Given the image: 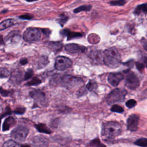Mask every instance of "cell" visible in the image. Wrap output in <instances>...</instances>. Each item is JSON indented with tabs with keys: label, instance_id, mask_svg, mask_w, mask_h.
Masks as SVG:
<instances>
[{
	"label": "cell",
	"instance_id": "6da1fadb",
	"mask_svg": "<svg viewBox=\"0 0 147 147\" xmlns=\"http://www.w3.org/2000/svg\"><path fill=\"white\" fill-rule=\"evenodd\" d=\"M121 126L117 122L110 121L106 122L102 126V135L105 140L110 141L120 134Z\"/></svg>",
	"mask_w": 147,
	"mask_h": 147
},
{
	"label": "cell",
	"instance_id": "7a4b0ae2",
	"mask_svg": "<svg viewBox=\"0 0 147 147\" xmlns=\"http://www.w3.org/2000/svg\"><path fill=\"white\" fill-rule=\"evenodd\" d=\"M103 63L110 68H117L121 63V57L118 51L114 47L106 49L104 52Z\"/></svg>",
	"mask_w": 147,
	"mask_h": 147
},
{
	"label": "cell",
	"instance_id": "3957f363",
	"mask_svg": "<svg viewBox=\"0 0 147 147\" xmlns=\"http://www.w3.org/2000/svg\"><path fill=\"white\" fill-rule=\"evenodd\" d=\"M60 82L62 86L71 90L78 88L83 85L82 79L69 75H65L61 77Z\"/></svg>",
	"mask_w": 147,
	"mask_h": 147
},
{
	"label": "cell",
	"instance_id": "277c9868",
	"mask_svg": "<svg viewBox=\"0 0 147 147\" xmlns=\"http://www.w3.org/2000/svg\"><path fill=\"white\" fill-rule=\"evenodd\" d=\"M127 91L123 88H117L112 90L106 96V100L108 105H112L115 102H122L127 95Z\"/></svg>",
	"mask_w": 147,
	"mask_h": 147
},
{
	"label": "cell",
	"instance_id": "5b68a950",
	"mask_svg": "<svg viewBox=\"0 0 147 147\" xmlns=\"http://www.w3.org/2000/svg\"><path fill=\"white\" fill-rule=\"evenodd\" d=\"M41 32L39 29L33 27L27 28L23 34V39L28 42H34L40 40Z\"/></svg>",
	"mask_w": 147,
	"mask_h": 147
},
{
	"label": "cell",
	"instance_id": "8992f818",
	"mask_svg": "<svg viewBox=\"0 0 147 147\" xmlns=\"http://www.w3.org/2000/svg\"><path fill=\"white\" fill-rule=\"evenodd\" d=\"M29 133V129L24 125H18L11 132V137L18 142H24Z\"/></svg>",
	"mask_w": 147,
	"mask_h": 147
},
{
	"label": "cell",
	"instance_id": "52a82bcc",
	"mask_svg": "<svg viewBox=\"0 0 147 147\" xmlns=\"http://www.w3.org/2000/svg\"><path fill=\"white\" fill-rule=\"evenodd\" d=\"M125 85L131 90H135L140 86V80L135 74L130 70L125 72Z\"/></svg>",
	"mask_w": 147,
	"mask_h": 147
},
{
	"label": "cell",
	"instance_id": "ba28073f",
	"mask_svg": "<svg viewBox=\"0 0 147 147\" xmlns=\"http://www.w3.org/2000/svg\"><path fill=\"white\" fill-rule=\"evenodd\" d=\"M72 65V61L69 58L59 56H57L55 61V67L56 69L64 71L70 68Z\"/></svg>",
	"mask_w": 147,
	"mask_h": 147
},
{
	"label": "cell",
	"instance_id": "9c48e42d",
	"mask_svg": "<svg viewBox=\"0 0 147 147\" xmlns=\"http://www.w3.org/2000/svg\"><path fill=\"white\" fill-rule=\"evenodd\" d=\"M29 95L35 101L41 105H46V96L45 94L39 90H33L29 92Z\"/></svg>",
	"mask_w": 147,
	"mask_h": 147
},
{
	"label": "cell",
	"instance_id": "30bf717a",
	"mask_svg": "<svg viewBox=\"0 0 147 147\" xmlns=\"http://www.w3.org/2000/svg\"><path fill=\"white\" fill-rule=\"evenodd\" d=\"M89 57L91 59L92 63L96 65H102L104 64V54L99 50L91 51L90 53Z\"/></svg>",
	"mask_w": 147,
	"mask_h": 147
},
{
	"label": "cell",
	"instance_id": "8fae6325",
	"mask_svg": "<svg viewBox=\"0 0 147 147\" xmlns=\"http://www.w3.org/2000/svg\"><path fill=\"white\" fill-rule=\"evenodd\" d=\"M139 117L136 114L130 115L127 119V128L129 130L135 131L138 129Z\"/></svg>",
	"mask_w": 147,
	"mask_h": 147
},
{
	"label": "cell",
	"instance_id": "7c38bea8",
	"mask_svg": "<svg viewBox=\"0 0 147 147\" xmlns=\"http://www.w3.org/2000/svg\"><path fill=\"white\" fill-rule=\"evenodd\" d=\"M64 48L66 51L70 53H80L84 52L86 49L85 47L74 43L65 45Z\"/></svg>",
	"mask_w": 147,
	"mask_h": 147
},
{
	"label": "cell",
	"instance_id": "4fadbf2b",
	"mask_svg": "<svg viewBox=\"0 0 147 147\" xmlns=\"http://www.w3.org/2000/svg\"><path fill=\"white\" fill-rule=\"evenodd\" d=\"M123 79V75L121 73H110L108 76L107 80L110 84L116 87Z\"/></svg>",
	"mask_w": 147,
	"mask_h": 147
},
{
	"label": "cell",
	"instance_id": "5bb4252c",
	"mask_svg": "<svg viewBox=\"0 0 147 147\" xmlns=\"http://www.w3.org/2000/svg\"><path fill=\"white\" fill-rule=\"evenodd\" d=\"M22 74L21 71L19 70H14L11 74L10 78V82L11 83L14 84H19L23 80Z\"/></svg>",
	"mask_w": 147,
	"mask_h": 147
},
{
	"label": "cell",
	"instance_id": "9a60e30c",
	"mask_svg": "<svg viewBox=\"0 0 147 147\" xmlns=\"http://www.w3.org/2000/svg\"><path fill=\"white\" fill-rule=\"evenodd\" d=\"M21 38L20 33L18 31L13 30L10 32L5 37V40L6 41H7L10 43H15L20 40Z\"/></svg>",
	"mask_w": 147,
	"mask_h": 147
},
{
	"label": "cell",
	"instance_id": "2e32d148",
	"mask_svg": "<svg viewBox=\"0 0 147 147\" xmlns=\"http://www.w3.org/2000/svg\"><path fill=\"white\" fill-rule=\"evenodd\" d=\"M60 34L63 36H65L67 37V40H71L75 38H79L82 37L83 34L79 32H71L70 30L65 29L60 31Z\"/></svg>",
	"mask_w": 147,
	"mask_h": 147
},
{
	"label": "cell",
	"instance_id": "e0dca14e",
	"mask_svg": "<svg viewBox=\"0 0 147 147\" xmlns=\"http://www.w3.org/2000/svg\"><path fill=\"white\" fill-rule=\"evenodd\" d=\"M16 123V120L13 117H9L5 120L3 126H2V130L6 131L9 130L10 128L13 126Z\"/></svg>",
	"mask_w": 147,
	"mask_h": 147
},
{
	"label": "cell",
	"instance_id": "ac0fdd59",
	"mask_svg": "<svg viewBox=\"0 0 147 147\" xmlns=\"http://www.w3.org/2000/svg\"><path fill=\"white\" fill-rule=\"evenodd\" d=\"M146 7H147V3H144L137 5L136 7V8L134 9V11H133L134 14H135L136 16L140 15L142 13H144V14H146V13H147Z\"/></svg>",
	"mask_w": 147,
	"mask_h": 147
},
{
	"label": "cell",
	"instance_id": "d6986e66",
	"mask_svg": "<svg viewBox=\"0 0 147 147\" xmlns=\"http://www.w3.org/2000/svg\"><path fill=\"white\" fill-rule=\"evenodd\" d=\"M15 24V21L13 19H7L0 23V31L3 30Z\"/></svg>",
	"mask_w": 147,
	"mask_h": 147
},
{
	"label": "cell",
	"instance_id": "ffe728a7",
	"mask_svg": "<svg viewBox=\"0 0 147 147\" xmlns=\"http://www.w3.org/2000/svg\"><path fill=\"white\" fill-rule=\"evenodd\" d=\"M49 47L54 52H59L63 48L62 44L59 41H51L48 44Z\"/></svg>",
	"mask_w": 147,
	"mask_h": 147
},
{
	"label": "cell",
	"instance_id": "44dd1931",
	"mask_svg": "<svg viewBox=\"0 0 147 147\" xmlns=\"http://www.w3.org/2000/svg\"><path fill=\"white\" fill-rule=\"evenodd\" d=\"M36 129L40 133H44L46 134H51V130L47 127L44 123H38L35 125Z\"/></svg>",
	"mask_w": 147,
	"mask_h": 147
},
{
	"label": "cell",
	"instance_id": "7402d4cb",
	"mask_svg": "<svg viewBox=\"0 0 147 147\" xmlns=\"http://www.w3.org/2000/svg\"><path fill=\"white\" fill-rule=\"evenodd\" d=\"M34 143L36 145L38 146H47L48 142L43 136H37L34 137Z\"/></svg>",
	"mask_w": 147,
	"mask_h": 147
},
{
	"label": "cell",
	"instance_id": "603a6c76",
	"mask_svg": "<svg viewBox=\"0 0 147 147\" xmlns=\"http://www.w3.org/2000/svg\"><path fill=\"white\" fill-rule=\"evenodd\" d=\"M91 8H92V6L90 5H82V6H80L76 7V9H75L74 10V13H78L81 11H88L91 10Z\"/></svg>",
	"mask_w": 147,
	"mask_h": 147
},
{
	"label": "cell",
	"instance_id": "cb8c5ba5",
	"mask_svg": "<svg viewBox=\"0 0 147 147\" xmlns=\"http://www.w3.org/2000/svg\"><path fill=\"white\" fill-rule=\"evenodd\" d=\"M86 88L90 91H95L97 88V84L93 80H90L86 85Z\"/></svg>",
	"mask_w": 147,
	"mask_h": 147
},
{
	"label": "cell",
	"instance_id": "d4e9b609",
	"mask_svg": "<svg viewBox=\"0 0 147 147\" xmlns=\"http://www.w3.org/2000/svg\"><path fill=\"white\" fill-rule=\"evenodd\" d=\"M134 144L137 146H147V139L146 138H141L137 141H136Z\"/></svg>",
	"mask_w": 147,
	"mask_h": 147
},
{
	"label": "cell",
	"instance_id": "484cf974",
	"mask_svg": "<svg viewBox=\"0 0 147 147\" xmlns=\"http://www.w3.org/2000/svg\"><path fill=\"white\" fill-rule=\"evenodd\" d=\"M20 146H22V145L18 144L17 143L16 141H14V140H9L6 141L3 144V146H5V147Z\"/></svg>",
	"mask_w": 147,
	"mask_h": 147
},
{
	"label": "cell",
	"instance_id": "4316f807",
	"mask_svg": "<svg viewBox=\"0 0 147 147\" xmlns=\"http://www.w3.org/2000/svg\"><path fill=\"white\" fill-rule=\"evenodd\" d=\"M126 2V0H113L109 2V4L111 6H122Z\"/></svg>",
	"mask_w": 147,
	"mask_h": 147
},
{
	"label": "cell",
	"instance_id": "83f0119b",
	"mask_svg": "<svg viewBox=\"0 0 147 147\" xmlns=\"http://www.w3.org/2000/svg\"><path fill=\"white\" fill-rule=\"evenodd\" d=\"M68 17L67 16H65L64 14H61V15H60L59 18L57 20V22L59 24H60L61 26H63V25L65 24V22L68 21Z\"/></svg>",
	"mask_w": 147,
	"mask_h": 147
},
{
	"label": "cell",
	"instance_id": "f1b7e54d",
	"mask_svg": "<svg viewBox=\"0 0 147 147\" xmlns=\"http://www.w3.org/2000/svg\"><path fill=\"white\" fill-rule=\"evenodd\" d=\"M10 75V72L9 71L3 67H0V78H6L9 76Z\"/></svg>",
	"mask_w": 147,
	"mask_h": 147
},
{
	"label": "cell",
	"instance_id": "f546056e",
	"mask_svg": "<svg viewBox=\"0 0 147 147\" xmlns=\"http://www.w3.org/2000/svg\"><path fill=\"white\" fill-rule=\"evenodd\" d=\"M41 83V80L39 78L35 77V78H33L30 82H28L26 85H28V86H36V85L40 84Z\"/></svg>",
	"mask_w": 147,
	"mask_h": 147
},
{
	"label": "cell",
	"instance_id": "4dcf8cb0",
	"mask_svg": "<svg viewBox=\"0 0 147 147\" xmlns=\"http://www.w3.org/2000/svg\"><path fill=\"white\" fill-rule=\"evenodd\" d=\"M111 111L118 113H122L123 112V109L119 105H114L111 108Z\"/></svg>",
	"mask_w": 147,
	"mask_h": 147
},
{
	"label": "cell",
	"instance_id": "1f68e13d",
	"mask_svg": "<svg viewBox=\"0 0 147 147\" xmlns=\"http://www.w3.org/2000/svg\"><path fill=\"white\" fill-rule=\"evenodd\" d=\"M33 75V70H32V69L29 68V69H28L26 71V72L25 73L24 76V79H24V80H27L28 79H29L30 78H31L32 77Z\"/></svg>",
	"mask_w": 147,
	"mask_h": 147
},
{
	"label": "cell",
	"instance_id": "d6a6232c",
	"mask_svg": "<svg viewBox=\"0 0 147 147\" xmlns=\"http://www.w3.org/2000/svg\"><path fill=\"white\" fill-rule=\"evenodd\" d=\"M48 63V58L47 57H42L41 59L39 60V63H38V65H39V68H42L43 67H44L45 65L47 64V63Z\"/></svg>",
	"mask_w": 147,
	"mask_h": 147
},
{
	"label": "cell",
	"instance_id": "836d02e7",
	"mask_svg": "<svg viewBox=\"0 0 147 147\" xmlns=\"http://www.w3.org/2000/svg\"><path fill=\"white\" fill-rule=\"evenodd\" d=\"M137 105V102L136 101V100L131 99L128 100L126 102V106L127 107L131 109L134 107L136 105Z\"/></svg>",
	"mask_w": 147,
	"mask_h": 147
},
{
	"label": "cell",
	"instance_id": "e575fe53",
	"mask_svg": "<svg viewBox=\"0 0 147 147\" xmlns=\"http://www.w3.org/2000/svg\"><path fill=\"white\" fill-rule=\"evenodd\" d=\"M25 110H26V109L25 107H17L13 111V113L14 114H16L22 115V114L25 113Z\"/></svg>",
	"mask_w": 147,
	"mask_h": 147
},
{
	"label": "cell",
	"instance_id": "d590c367",
	"mask_svg": "<svg viewBox=\"0 0 147 147\" xmlns=\"http://www.w3.org/2000/svg\"><path fill=\"white\" fill-rule=\"evenodd\" d=\"M11 114V111L10 110V109L9 107H7L6 108V110L4 113H2L1 115H0V126H1V119L2 118H3L4 117L6 116L7 115H10Z\"/></svg>",
	"mask_w": 147,
	"mask_h": 147
},
{
	"label": "cell",
	"instance_id": "8d00e7d4",
	"mask_svg": "<svg viewBox=\"0 0 147 147\" xmlns=\"http://www.w3.org/2000/svg\"><path fill=\"white\" fill-rule=\"evenodd\" d=\"M0 94H1V95L2 96H4V97L8 96H9L10 95L11 91L4 90L2 87H0Z\"/></svg>",
	"mask_w": 147,
	"mask_h": 147
},
{
	"label": "cell",
	"instance_id": "74e56055",
	"mask_svg": "<svg viewBox=\"0 0 147 147\" xmlns=\"http://www.w3.org/2000/svg\"><path fill=\"white\" fill-rule=\"evenodd\" d=\"M90 145L91 146H105L103 144H102L99 140L98 138H96L92 141L90 142Z\"/></svg>",
	"mask_w": 147,
	"mask_h": 147
},
{
	"label": "cell",
	"instance_id": "f35d334b",
	"mask_svg": "<svg viewBox=\"0 0 147 147\" xmlns=\"http://www.w3.org/2000/svg\"><path fill=\"white\" fill-rule=\"evenodd\" d=\"M136 67H137V69H138L140 71H142L145 67V64L140 63V62H136Z\"/></svg>",
	"mask_w": 147,
	"mask_h": 147
},
{
	"label": "cell",
	"instance_id": "ab89813d",
	"mask_svg": "<svg viewBox=\"0 0 147 147\" xmlns=\"http://www.w3.org/2000/svg\"><path fill=\"white\" fill-rule=\"evenodd\" d=\"M33 16L29 14H23V15H21L20 16H19V18H21V19H22V20H31L33 18Z\"/></svg>",
	"mask_w": 147,
	"mask_h": 147
},
{
	"label": "cell",
	"instance_id": "60d3db41",
	"mask_svg": "<svg viewBox=\"0 0 147 147\" xmlns=\"http://www.w3.org/2000/svg\"><path fill=\"white\" fill-rule=\"evenodd\" d=\"M28 59L26 58H22L20 60V63L22 65H24L28 63Z\"/></svg>",
	"mask_w": 147,
	"mask_h": 147
},
{
	"label": "cell",
	"instance_id": "b9f144b4",
	"mask_svg": "<svg viewBox=\"0 0 147 147\" xmlns=\"http://www.w3.org/2000/svg\"><path fill=\"white\" fill-rule=\"evenodd\" d=\"M123 65H126V66H127L129 67H132L133 65V60H131L128 61H127L126 63H124Z\"/></svg>",
	"mask_w": 147,
	"mask_h": 147
},
{
	"label": "cell",
	"instance_id": "7bdbcfd3",
	"mask_svg": "<svg viewBox=\"0 0 147 147\" xmlns=\"http://www.w3.org/2000/svg\"><path fill=\"white\" fill-rule=\"evenodd\" d=\"M41 32L45 35H47L48 36L49 35V34L51 33V31L49 29H42L41 30Z\"/></svg>",
	"mask_w": 147,
	"mask_h": 147
},
{
	"label": "cell",
	"instance_id": "ee69618b",
	"mask_svg": "<svg viewBox=\"0 0 147 147\" xmlns=\"http://www.w3.org/2000/svg\"><path fill=\"white\" fill-rule=\"evenodd\" d=\"M4 44H5V42L3 38V36L2 35H0V45H2Z\"/></svg>",
	"mask_w": 147,
	"mask_h": 147
},
{
	"label": "cell",
	"instance_id": "f6af8a7d",
	"mask_svg": "<svg viewBox=\"0 0 147 147\" xmlns=\"http://www.w3.org/2000/svg\"><path fill=\"white\" fill-rule=\"evenodd\" d=\"M3 113V108L1 106V105H0V115Z\"/></svg>",
	"mask_w": 147,
	"mask_h": 147
},
{
	"label": "cell",
	"instance_id": "bcb514c9",
	"mask_svg": "<svg viewBox=\"0 0 147 147\" xmlns=\"http://www.w3.org/2000/svg\"><path fill=\"white\" fill-rule=\"evenodd\" d=\"M26 1L28 2H34V1H38V0H25Z\"/></svg>",
	"mask_w": 147,
	"mask_h": 147
}]
</instances>
